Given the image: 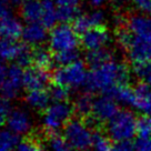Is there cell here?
I'll list each match as a JSON object with an SVG mask.
<instances>
[{"mask_svg":"<svg viewBox=\"0 0 151 151\" xmlns=\"http://www.w3.org/2000/svg\"><path fill=\"white\" fill-rule=\"evenodd\" d=\"M106 96L111 97L117 102H121V104L132 106L133 98H134V89H132L128 83H126V85H120V86H117L116 88H113Z\"/></svg>","mask_w":151,"mask_h":151,"instance_id":"20","label":"cell"},{"mask_svg":"<svg viewBox=\"0 0 151 151\" xmlns=\"http://www.w3.org/2000/svg\"><path fill=\"white\" fill-rule=\"evenodd\" d=\"M138 138H151V116L143 114L137 119Z\"/></svg>","mask_w":151,"mask_h":151,"instance_id":"29","label":"cell"},{"mask_svg":"<svg viewBox=\"0 0 151 151\" xmlns=\"http://www.w3.org/2000/svg\"><path fill=\"white\" fill-rule=\"evenodd\" d=\"M0 151H12V150H4V149H0Z\"/></svg>","mask_w":151,"mask_h":151,"instance_id":"43","label":"cell"},{"mask_svg":"<svg viewBox=\"0 0 151 151\" xmlns=\"http://www.w3.org/2000/svg\"><path fill=\"white\" fill-rule=\"evenodd\" d=\"M53 56L50 49H47L45 47H36L32 50V62L35 63V67L47 69L52 65Z\"/></svg>","mask_w":151,"mask_h":151,"instance_id":"21","label":"cell"},{"mask_svg":"<svg viewBox=\"0 0 151 151\" xmlns=\"http://www.w3.org/2000/svg\"><path fill=\"white\" fill-rule=\"evenodd\" d=\"M11 111H12V109H11L10 100L0 96V128L5 123H7L8 117L11 113Z\"/></svg>","mask_w":151,"mask_h":151,"instance_id":"33","label":"cell"},{"mask_svg":"<svg viewBox=\"0 0 151 151\" xmlns=\"http://www.w3.org/2000/svg\"><path fill=\"white\" fill-rule=\"evenodd\" d=\"M24 1H27V0H0V2H4V4H6V2H10V4H22V2H24Z\"/></svg>","mask_w":151,"mask_h":151,"instance_id":"42","label":"cell"},{"mask_svg":"<svg viewBox=\"0 0 151 151\" xmlns=\"http://www.w3.org/2000/svg\"><path fill=\"white\" fill-rule=\"evenodd\" d=\"M48 149L49 151H75L71 146L66 141L63 137L58 134H52L48 140Z\"/></svg>","mask_w":151,"mask_h":151,"instance_id":"28","label":"cell"},{"mask_svg":"<svg viewBox=\"0 0 151 151\" xmlns=\"http://www.w3.org/2000/svg\"><path fill=\"white\" fill-rule=\"evenodd\" d=\"M110 139L114 142L130 141L137 133V118L133 113L122 110L107 124Z\"/></svg>","mask_w":151,"mask_h":151,"instance_id":"7","label":"cell"},{"mask_svg":"<svg viewBox=\"0 0 151 151\" xmlns=\"http://www.w3.org/2000/svg\"><path fill=\"white\" fill-rule=\"evenodd\" d=\"M110 41V33L107 29L102 27H96L81 35L80 43L88 51H94L104 49Z\"/></svg>","mask_w":151,"mask_h":151,"instance_id":"11","label":"cell"},{"mask_svg":"<svg viewBox=\"0 0 151 151\" xmlns=\"http://www.w3.org/2000/svg\"><path fill=\"white\" fill-rule=\"evenodd\" d=\"M6 124L7 129L20 137L29 133L32 129V118L26 109L17 108L11 111Z\"/></svg>","mask_w":151,"mask_h":151,"instance_id":"10","label":"cell"},{"mask_svg":"<svg viewBox=\"0 0 151 151\" xmlns=\"http://www.w3.org/2000/svg\"><path fill=\"white\" fill-rule=\"evenodd\" d=\"M133 72L141 83L151 87V60L133 65Z\"/></svg>","mask_w":151,"mask_h":151,"instance_id":"25","label":"cell"},{"mask_svg":"<svg viewBox=\"0 0 151 151\" xmlns=\"http://www.w3.org/2000/svg\"><path fill=\"white\" fill-rule=\"evenodd\" d=\"M111 151H136V149L134 143H132L131 141H118L112 145Z\"/></svg>","mask_w":151,"mask_h":151,"instance_id":"36","label":"cell"},{"mask_svg":"<svg viewBox=\"0 0 151 151\" xmlns=\"http://www.w3.org/2000/svg\"><path fill=\"white\" fill-rule=\"evenodd\" d=\"M14 151H43V148L39 142L31 139H24L19 142Z\"/></svg>","mask_w":151,"mask_h":151,"instance_id":"34","label":"cell"},{"mask_svg":"<svg viewBox=\"0 0 151 151\" xmlns=\"http://www.w3.org/2000/svg\"><path fill=\"white\" fill-rule=\"evenodd\" d=\"M49 80L50 76L46 69H41L38 67H29L24 70V85L28 91L45 89L46 86L49 83Z\"/></svg>","mask_w":151,"mask_h":151,"instance_id":"12","label":"cell"},{"mask_svg":"<svg viewBox=\"0 0 151 151\" xmlns=\"http://www.w3.org/2000/svg\"><path fill=\"white\" fill-rule=\"evenodd\" d=\"M133 5L145 14H151V0H131Z\"/></svg>","mask_w":151,"mask_h":151,"instance_id":"37","label":"cell"},{"mask_svg":"<svg viewBox=\"0 0 151 151\" xmlns=\"http://www.w3.org/2000/svg\"><path fill=\"white\" fill-rule=\"evenodd\" d=\"M132 107L138 111L151 116V87L145 83H139L134 88V98Z\"/></svg>","mask_w":151,"mask_h":151,"instance_id":"14","label":"cell"},{"mask_svg":"<svg viewBox=\"0 0 151 151\" xmlns=\"http://www.w3.org/2000/svg\"><path fill=\"white\" fill-rule=\"evenodd\" d=\"M50 93L45 89L31 90L28 91L26 96V104L29 108L37 110V111H45L50 106Z\"/></svg>","mask_w":151,"mask_h":151,"instance_id":"17","label":"cell"},{"mask_svg":"<svg viewBox=\"0 0 151 151\" xmlns=\"http://www.w3.org/2000/svg\"><path fill=\"white\" fill-rule=\"evenodd\" d=\"M88 65L96 68L106 62L112 60V53L107 50V49H100V50H94V51H89L86 57Z\"/></svg>","mask_w":151,"mask_h":151,"instance_id":"23","label":"cell"},{"mask_svg":"<svg viewBox=\"0 0 151 151\" xmlns=\"http://www.w3.org/2000/svg\"><path fill=\"white\" fill-rule=\"evenodd\" d=\"M73 29L78 32V35H83L85 32H87L88 30L92 29V24L89 19V16L87 14H80L78 18L73 21Z\"/></svg>","mask_w":151,"mask_h":151,"instance_id":"30","label":"cell"},{"mask_svg":"<svg viewBox=\"0 0 151 151\" xmlns=\"http://www.w3.org/2000/svg\"><path fill=\"white\" fill-rule=\"evenodd\" d=\"M47 29L41 22H32V24H27L24 27L22 31V39L28 46H35V47H40L46 40L49 38Z\"/></svg>","mask_w":151,"mask_h":151,"instance_id":"13","label":"cell"},{"mask_svg":"<svg viewBox=\"0 0 151 151\" xmlns=\"http://www.w3.org/2000/svg\"><path fill=\"white\" fill-rule=\"evenodd\" d=\"M63 138L75 151H88L92 148L94 133L82 119H71L63 129Z\"/></svg>","mask_w":151,"mask_h":151,"instance_id":"3","label":"cell"},{"mask_svg":"<svg viewBox=\"0 0 151 151\" xmlns=\"http://www.w3.org/2000/svg\"><path fill=\"white\" fill-rule=\"evenodd\" d=\"M79 53L77 50H72V51H65L59 52V53H55L53 56V60L59 67H66L69 65H72L77 62L79 59Z\"/></svg>","mask_w":151,"mask_h":151,"instance_id":"26","label":"cell"},{"mask_svg":"<svg viewBox=\"0 0 151 151\" xmlns=\"http://www.w3.org/2000/svg\"><path fill=\"white\" fill-rule=\"evenodd\" d=\"M49 49L55 53L77 50L80 43L79 35L68 24H57L49 33Z\"/></svg>","mask_w":151,"mask_h":151,"instance_id":"6","label":"cell"},{"mask_svg":"<svg viewBox=\"0 0 151 151\" xmlns=\"http://www.w3.org/2000/svg\"><path fill=\"white\" fill-rule=\"evenodd\" d=\"M56 5L58 7H72V8H78L80 5L81 0H55Z\"/></svg>","mask_w":151,"mask_h":151,"instance_id":"38","label":"cell"},{"mask_svg":"<svg viewBox=\"0 0 151 151\" xmlns=\"http://www.w3.org/2000/svg\"><path fill=\"white\" fill-rule=\"evenodd\" d=\"M8 69H9V67L6 66L5 61H2V60L0 59V90H1L2 86H4V83H5L6 79H7Z\"/></svg>","mask_w":151,"mask_h":151,"instance_id":"39","label":"cell"},{"mask_svg":"<svg viewBox=\"0 0 151 151\" xmlns=\"http://www.w3.org/2000/svg\"><path fill=\"white\" fill-rule=\"evenodd\" d=\"M136 151H151V138H138L134 142Z\"/></svg>","mask_w":151,"mask_h":151,"instance_id":"35","label":"cell"},{"mask_svg":"<svg viewBox=\"0 0 151 151\" xmlns=\"http://www.w3.org/2000/svg\"><path fill=\"white\" fill-rule=\"evenodd\" d=\"M22 31L24 27L20 20L12 14L0 22V38L17 40L19 37L22 36Z\"/></svg>","mask_w":151,"mask_h":151,"instance_id":"15","label":"cell"},{"mask_svg":"<svg viewBox=\"0 0 151 151\" xmlns=\"http://www.w3.org/2000/svg\"><path fill=\"white\" fill-rule=\"evenodd\" d=\"M9 16H11L9 8L4 4V2H0V22L2 20H5L6 18H8Z\"/></svg>","mask_w":151,"mask_h":151,"instance_id":"40","label":"cell"},{"mask_svg":"<svg viewBox=\"0 0 151 151\" xmlns=\"http://www.w3.org/2000/svg\"><path fill=\"white\" fill-rule=\"evenodd\" d=\"M104 1H106V0H89L90 4L92 6H94V7H99V6H101L104 4Z\"/></svg>","mask_w":151,"mask_h":151,"instance_id":"41","label":"cell"},{"mask_svg":"<svg viewBox=\"0 0 151 151\" xmlns=\"http://www.w3.org/2000/svg\"><path fill=\"white\" fill-rule=\"evenodd\" d=\"M94 100L90 97L89 93L80 94L79 97H77L73 102V110L77 114H79L80 117H87L91 114L92 107H93Z\"/></svg>","mask_w":151,"mask_h":151,"instance_id":"22","label":"cell"},{"mask_svg":"<svg viewBox=\"0 0 151 151\" xmlns=\"http://www.w3.org/2000/svg\"><path fill=\"white\" fill-rule=\"evenodd\" d=\"M20 14L27 24L40 22L42 17L41 0H27L21 4Z\"/></svg>","mask_w":151,"mask_h":151,"instance_id":"16","label":"cell"},{"mask_svg":"<svg viewBox=\"0 0 151 151\" xmlns=\"http://www.w3.org/2000/svg\"><path fill=\"white\" fill-rule=\"evenodd\" d=\"M20 142V138L9 129L0 130V149L4 150H16Z\"/></svg>","mask_w":151,"mask_h":151,"instance_id":"24","label":"cell"},{"mask_svg":"<svg viewBox=\"0 0 151 151\" xmlns=\"http://www.w3.org/2000/svg\"><path fill=\"white\" fill-rule=\"evenodd\" d=\"M73 112V106L69 104L67 101L52 102L43 111L41 123L46 131L56 134L59 130L65 129L67 123L71 120Z\"/></svg>","mask_w":151,"mask_h":151,"instance_id":"5","label":"cell"},{"mask_svg":"<svg viewBox=\"0 0 151 151\" xmlns=\"http://www.w3.org/2000/svg\"><path fill=\"white\" fill-rule=\"evenodd\" d=\"M89 72L82 61L77 62L66 67H59L52 75L55 85L62 86L67 89H78L86 86L88 81Z\"/></svg>","mask_w":151,"mask_h":151,"instance_id":"4","label":"cell"},{"mask_svg":"<svg viewBox=\"0 0 151 151\" xmlns=\"http://www.w3.org/2000/svg\"><path fill=\"white\" fill-rule=\"evenodd\" d=\"M117 40L133 65L151 60V17H130L117 31Z\"/></svg>","mask_w":151,"mask_h":151,"instance_id":"1","label":"cell"},{"mask_svg":"<svg viewBox=\"0 0 151 151\" xmlns=\"http://www.w3.org/2000/svg\"><path fill=\"white\" fill-rule=\"evenodd\" d=\"M24 45L17 40L0 38V59L2 61H17Z\"/></svg>","mask_w":151,"mask_h":151,"instance_id":"18","label":"cell"},{"mask_svg":"<svg viewBox=\"0 0 151 151\" xmlns=\"http://www.w3.org/2000/svg\"><path fill=\"white\" fill-rule=\"evenodd\" d=\"M118 102L109 96H101L93 101L91 116L96 122L108 124L119 113Z\"/></svg>","mask_w":151,"mask_h":151,"instance_id":"8","label":"cell"},{"mask_svg":"<svg viewBox=\"0 0 151 151\" xmlns=\"http://www.w3.org/2000/svg\"><path fill=\"white\" fill-rule=\"evenodd\" d=\"M92 149L93 151H111L112 145H111L109 138H107L104 134L97 133V134H94Z\"/></svg>","mask_w":151,"mask_h":151,"instance_id":"31","label":"cell"},{"mask_svg":"<svg viewBox=\"0 0 151 151\" xmlns=\"http://www.w3.org/2000/svg\"><path fill=\"white\" fill-rule=\"evenodd\" d=\"M24 70H22V67L18 65L10 66L8 69L7 79L0 90V96L9 100L17 98L21 92L22 88H24Z\"/></svg>","mask_w":151,"mask_h":151,"instance_id":"9","label":"cell"},{"mask_svg":"<svg viewBox=\"0 0 151 151\" xmlns=\"http://www.w3.org/2000/svg\"><path fill=\"white\" fill-rule=\"evenodd\" d=\"M79 16H80L79 8L58 7V21H61V24H68L70 21H75Z\"/></svg>","mask_w":151,"mask_h":151,"instance_id":"27","label":"cell"},{"mask_svg":"<svg viewBox=\"0 0 151 151\" xmlns=\"http://www.w3.org/2000/svg\"><path fill=\"white\" fill-rule=\"evenodd\" d=\"M42 5V17L41 24L46 28H55L58 22V6L55 0H41Z\"/></svg>","mask_w":151,"mask_h":151,"instance_id":"19","label":"cell"},{"mask_svg":"<svg viewBox=\"0 0 151 151\" xmlns=\"http://www.w3.org/2000/svg\"><path fill=\"white\" fill-rule=\"evenodd\" d=\"M49 93L53 102H63V101H67L69 97V89H67L62 86L55 85L53 87H51Z\"/></svg>","mask_w":151,"mask_h":151,"instance_id":"32","label":"cell"},{"mask_svg":"<svg viewBox=\"0 0 151 151\" xmlns=\"http://www.w3.org/2000/svg\"><path fill=\"white\" fill-rule=\"evenodd\" d=\"M129 69L121 62L110 60L99 67L92 68L86 83L89 92H102L108 94L117 86L128 83Z\"/></svg>","mask_w":151,"mask_h":151,"instance_id":"2","label":"cell"}]
</instances>
